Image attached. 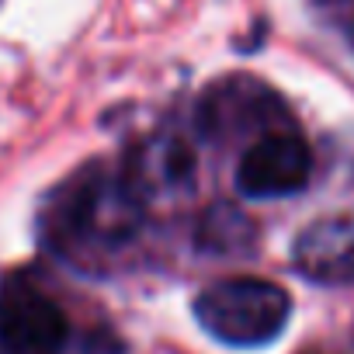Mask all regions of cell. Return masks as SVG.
I'll use <instances>...</instances> for the list:
<instances>
[{
	"instance_id": "obj_9",
	"label": "cell",
	"mask_w": 354,
	"mask_h": 354,
	"mask_svg": "<svg viewBox=\"0 0 354 354\" xmlns=\"http://www.w3.org/2000/svg\"><path fill=\"white\" fill-rule=\"evenodd\" d=\"M347 35H351V46H354V18H351V28H347Z\"/></svg>"
},
{
	"instance_id": "obj_6",
	"label": "cell",
	"mask_w": 354,
	"mask_h": 354,
	"mask_svg": "<svg viewBox=\"0 0 354 354\" xmlns=\"http://www.w3.org/2000/svg\"><path fill=\"white\" fill-rule=\"evenodd\" d=\"M195 167H198L195 149L185 136L153 132L129 149V156L118 170L129 181V188L136 192V198L146 209H153L170 198H185L195 188V174H198Z\"/></svg>"
},
{
	"instance_id": "obj_7",
	"label": "cell",
	"mask_w": 354,
	"mask_h": 354,
	"mask_svg": "<svg viewBox=\"0 0 354 354\" xmlns=\"http://www.w3.org/2000/svg\"><path fill=\"white\" fill-rule=\"evenodd\" d=\"M292 264L316 285L354 281V216H323L292 243Z\"/></svg>"
},
{
	"instance_id": "obj_4",
	"label": "cell",
	"mask_w": 354,
	"mask_h": 354,
	"mask_svg": "<svg viewBox=\"0 0 354 354\" xmlns=\"http://www.w3.org/2000/svg\"><path fill=\"white\" fill-rule=\"evenodd\" d=\"M70 319L56 299L32 281L0 288V354H63Z\"/></svg>"
},
{
	"instance_id": "obj_3",
	"label": "cell",
	"mask_w": 354,
	"mask_h": 354,
	"mask_svg": "<svg viewBox=\"0 0 354 354\" xmlns=\"http://www.w3.org/2000/svg\"><path fill=\"white\" fill-rule=\"evenodd\" d=\"M195 125L202 132V139L209 142H254L261 139L264 132H274V129H288L292 118L281 104V97L254 80V77H223L216 80L202 101H198V111H195Z\"/></svg>"
},
{
	"instance_id": "obj_2",
	"label": "cell",
	"mask_w": 354,
	"mask_h": 354,
	"mask_svg": "<svg viewBox=\"0 0 354 354\" xmlns=\"http://www.w3.org/2000/svg\"><path fill=\"white\" fill-rule=\"evenodd\" d=\"M195 316L209 337L230 347H261L285 330L292 299L268 278H226L195 299Z\"/></svg>"
},
{
	"instance_id": "obj_1",
	"label": "cell",
	"mask_w": 354,
	"mask_h": 354,
	"mask_svg": "<svg viewBox=\"0 0 354 354\" xmlns=\"http://www.w3.org/2000/svg\"><path fill=\"white\" fill-rule=\"evenodd\" d=\"M142 219L146 205L122 170L91 163L49 192L39 212V233L56 257L77 268H101L139 236Z\"/></svg>"
},
{
	"instance_id": "obj_8",
	"label": "cell",
	"mask_w": 354,
	"mask_h": 354,
	"mask_svg": "<svg viewBox=\"0 0 354 354\" xmlns=\"http://www.w3.org/2000/svg\"><path fill=\"white\" fill-rule=\"evenodd\" d=\"M198 243L209 254H247L254 247V219L219 202L198 219Z\"/></svg>"
},
{
	"instance_id": "obj_5",
	"label": "cell",
	"mask_w": 354,
	"mask_h": 354,
	"mask_svg": "<svg viewBox=\"0 0 354 354\" xmlns=\"http://www.w3.org/2000/svg\"><path fill=\"white\" fill-rule=\"evenodd\" d=\"M313 153L299 132L274 129L243 146L236 163V192L247 198H285L309 185Z\"/></svg>"
}]
</instances>
